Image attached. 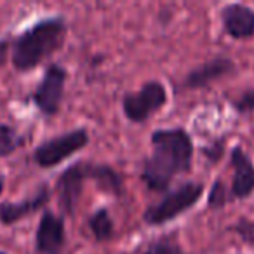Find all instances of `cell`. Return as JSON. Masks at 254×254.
<instances>
[{
    "mask_svg": "<svg viewBox=\"0 0 254 254\" xmlns=\"http://www.w3.org/2000/svg\"><path fill=\"white\" fill-rule=\"evenodd\" d=\"M152 155L143 167V180L152 190H166L176 174L190 171L193 145L181 127L160 129L152 134Z\"/></svg>",
    "mask_w": 254,
    "mask_h": 254,
    "instance_id": "obj_1",
    "label": "cell"
},
{
    "mask_svg": "<svg viewBox=\"0 0 254 254\" xmlns=\"http://www.w3.org/2000/svg\"><path fill=\"white\" fill-rule=\"evenodd\" d=\"M66 25L61 18H51L26 30L12 47V64L16 70L26 71L56 53L64 42Z\"/></svg>",
    "mask_w": 254,
    "mask_h": 254,
    "instance_id": "obj_2",
    "label": "cell"
},
{
    "mask_svg": "<svg viewBox=\"0 0 254 254\" xmlns=\"http://www.w3.org/2000/svg\"><path fill=\"white\" fill-rule=\"evenodd\" d=\"M204 193V187L200 183H185L178 190L171 191L157 205L146 209L145 221L148 225H164L171 221L181 212L188 211Z\"/></svg>",
    "mask_w": 254,
    "mask_h": 254,
    "instance_id": "obj_3",
    "label": "cell"
},
{
    "mask_svg": "<svg viewBox=\"0 0 254 254\" xmlns=\"http://www.w3.org/2000/svg\"><path fill=\"white\" fill-rule=\"evenodd\" d=\"M89 143V134L85 129H75L66 134H61L49 141L42 143L33 153V159L40 167H53L71 157L75 152L84 148Z\"/></svg>",
    "mask_w": 254,
    "mask_h": 254,
    "instance_id": "obj_4",
    "label": "cell"
},
{
    "mask_svg": "<svg viewBox=\"0 0 254 254\" xmlns=\"http://www.w3.org/2000/svg\"><path fill=\"white\" fill-rule=\"evenodd\" d=\"M167 101L166 89L160 82L152 80L138 92L124 96V113L132 122H145L152 113L160 110Z\"/></svg>",
    "mask_w": 254,
    "mask_h": 254,
    "instance_id": "obj_5",
    "label": "cell"
},
{
    "mask_svg": "<svg viewBox=\"0 0 254 254\" xmlns=\"http://www.w3.org/2000/svg\"><path fill=\"white\" fill-rule=\"evenodd\" d=\"M64 82H66V71L60 64H51L44 75L42 82L39 84L37 91L33 92V101L39 106L44 115H56L60 110L61 99L64 92Z\"/></svg>",
    "mask_w": 254,
    "mask_h": 254,
    "instance_id": "obj_6",
    "label": "cell"
},
{
    "mask_svg": "<svg viewBox=\"0 0 254 254\" xmlns=\"http://www.w3.org/2000/svg\"><path fill=\"white\" fill-rule=\"evenodd\" d=\"M92 169H94V166H91V164H75L73 167L66 169L60 176L56 190L60 195L61 209L64 212L71 214L75 211V205H77L82 193V183L85 178H92Z\"/></svg>",
    "mask_w": 254,
    "mask_h": 254,
    "instance_id": "obj_7",
    "label": "cell"
},
{
    "mask_svg": "<svg viewBox=\"0 0 254 254\" xmlns=\"http://www.w3.org/2000/svg\"><path fill=\"white\" fill-rule=\"evenodd\" d=\"M35 240L40 254H61V249L64 246L63 219L53 212H44Z\"/></svg>",
    "mask_w": 254,
    "mask_h": 254,
    "instance_id": "obj_8",
    "label": "cell"
},
{
    "mask_svg": "<svg viewBox=\"0 0 254 254\" xmlns=\"http://www.w3.org/2000/svg\"><path fill=\"white\" fill-rule=\"evenodd\" d=\"M223 26L233 39H251L254 35V11L242 4H232L223 9Z\"/></svg>",
    "mask_w": 254,
    "mask_h": 254,
    "instance_id": "obj_9",
    "label": "cell"
},
{
    "mask_svg": "<svg viewBox=\"0 0 254 254\" xmlns=\"http://www.w3.org/2000/svg\"><path fill=\"white\" fill-rule=\"evenodd\" d=\"M233 181L232 193L235 198H246L254 191V166L242 148H233L232 152Z\"/></svg>",
    "mask_w": 254,
    "mask_h": 254,
    "instance_id": "obj_10",
    "label": "cell"
},
{
    "mask_svg": "<svg viewBox=\"0 0 254 254\" xmlns=\"http://www.w3.org/2000/svg\"><path fill=\"white\" fill-rule=\"evenodd\" d=\"M233 70V63L226 58H216V60L207 61L202 66L195 68L193 71L188 73L185 78V87L188 89H200L209 85L212 80L223 77V75L230 73Z\"/></svg>",
    "mask_w": 254,
    "mask_h": 254,
    "instance_id": "obj_11",
    "label": "cell"
},
{
    "mask_svg": "<svg viewBox=\"0 0 254 254\" xmlns=\"http://www.w3.org/2000/svg\"><path fill=\"white\" fill-rule=\"evenodd\" d=\"M47 200H49V190H47V187H42L28 200L19 202V204H9V202L2 204L0 205V221L4 225H12V223L23 219L25 216L42 209L44 204H47Z\"/></svg>",
    "mask_w": 254,
    "mask_h": 254,
    "instance_id": "obj_12",
    "label": "cell"
},
{
    "mask_svg": "<svg viewBox=\"0 0 254 254\" xmlns=\"http://www.w3.org/2000/svg\"><path fill=\"white\" fill-rule=\"evenodd\" d=\"M91 230L98 240H108L113 233V221L106 209H99L91 218Z\"/></svg>",
    "mask_w": 254,
    "mask_h": 254,
    "instance_id": "obj_13",
    "label": "cell"
},
{
    "mask_svg": "<svg viewBox=\"0 0 254 254\" xmlns=\"http://www.w3.org/2000/svg\"><path fill=\"white\" fill-rule=\"evenodd\" d=\"M21 145L18 132L7 124H0V157H7Z\"/></svg>",
    "mask_w": 254,
    "mask_h": 254,
    "instance_id": "obj_14",
    "label": "cell"
},
{
    "mask_svg": "<svg viewBox=\"0 0 254 254\" xmlns=\"http://www.w3.org/2000/svg\"><path fill=\"white\" fill-rule=\"evenodd\" d=\"M145 254H185V253L173 242V240L164 239V240H159V242L152 244V246L146 249Z\"/></svg>",
    "mask_w": 254,
    "mask_h": 254,
    "instance_id": "obj_15",
    "label": "cell"
},
{
    "mask_svg": "<svg viewBox=\"0 0 254 254\" xmlns=\"http://www.w3.org/2000/svg\"><path fill=\"white\" fill-rule=\"evenodd\" d=\"M235 230L239 232V235L242 237L246 242L254 244V221H247V219H242L240 223H237Z\"/></svg>",
    "mask_w": 254,
    "mask_h": 254,
    "instance_id": "obj_16",
    "label": "cell"
},
{
    "mask_svg": "<svg viewBox=\"0 0 254 254\" xmlns=\"http://www.w3.org/2000/svg\"><path fill=\"white\" fill-rule=\"evenodd\" d=\"M226 202V197H225V188L221 187V183H216L214 188L211 191V197H209V204L218 207V205H223Z\"/></svg>",
    "mask_w": 254,
    "mask_h": 254,
    "instance_id": "obj_17",
    "label": "cell"
},
{
    "mask_svg": "<svg viewBox=\"0 0 254 254\" xmlns=\"http://www.w3.org/2000/svg\"><path fill=\"white\" fill-rule=\"evenodd\" d=\"M237 108H239L240 112L254 110V91H247L246 94L240 96V99L237 101Z\"/></svg>",
    "mask_w": 254,
    "mask_h": 254,
    "instance_id": "obj_18",
    "label": "cell"
},
{
    "mask_svg": "<svg viewBox=\"0 0 254 254\" xmlns=\"http://www.w3.org/2000/svg\"><path fill=\"white\" fill-rule=\"evenodd\" d=\"M2 188H4V181L0 180V193H2Z\"/></svg>",
    "mask_w": 254,
    "mask_h": 254,
    "instance_id": "obj_19",
    "label": "cell"
},
{
    "mask_svg": "<svg viewBox=\"0 0 254 254\" xmlns=\"http://www.w3.org/2000/svg\"><path fill=\"white\" fill-rule=\"evenodd\" d=\"M0 254H5V253H0Z\"/></svg>",
    "mask_w": 254,
    "mask_h": 254,
    "instance_id": "obj_20",
    "label": "cell"
}]
</instances>
